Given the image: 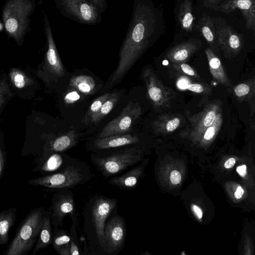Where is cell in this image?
Segmentation results:
<instances>
[{
	"instance_id": "1",
	"label": "cell",
	"mask_w": 255,
	"mask_h": 255,
	"mask_svg": "<svg viewBox=\"0 0 255 255\" xmlns=\"http://www.w3.org/2000/svg\"><path fill=\"white\" fill-rule=\"evenodd\" d=\"M164 31L163 8L153 0H133L131 17L109 86L119 83Z\"/></svg>"
},
{
	"instance_id": "2",
	"label": "cell",
	"mask_w": 255,
	"mask_h": 255,
	"mask_svg": "<svg viewBox=\"0 0 255 255\" xmlns=\"http://www.w3.org/2000/svg\"><path fill=\"white\" fill-rule=\"evenodd\" d=\"M118 200L96 193L84 203L81 241L83 255H107L105 227L108 217L117 208Z\"/></svg>"
},
{
	"instance_id": "3",
	"label": "cell",
	"mask_w": 255,
	"mask_h": 255,
	"mask_svg": "<svg viewBox=\"0 0 255 255\" xmlns=\"http://www.w3.org/2000/svg\"><path fill=\"white\" fill-rule=\"evenodd\" d=\"M94 176L93 170L88 164L72 158L59 171L33 179L28 184L52 189H70L87 183Z\"/></svg>"
},
{
	"instance_id": "4",
	"label": "cell",
	"mask_w": 255,
	"mask_h": 255,
	"mask_svg": "<svg viewBox=\"0 0 255 255\" xmlns=\"http://www.w3.org/2000/svg\"><path fill=\"white\" fill-rule=\"evenodd\" d=\"M143 151L138 146H125L106 155L92 154L91 161L103 177L109 178L137 163L141 159Z\"/></svg>"
},
{
	"instance_id": "5",
	"label": "cell",
	"mask_w": 255,
	"mask_h": 255,
	"mask_svg": "<svg viewBox=\"0 0 255 255\" xmlns=\"http://www.w3.org/2000/svg\"><path fill=\"white\" fill-rule=\"evenodd\" d=\"M47 212L42 209L34 210L26 218L6 250V255L26 254L36 242L44 217Z\"/></svg>"
},
{
	"instance_id": "6",
	"label": "cell",
	"mask_w": 255,
	"mask_h": 255,
	"mask_svg": "<svg viewBox=\"0 0 255 255\" xmlns=\"http://www.w3.org/2000/svg\"><path fill=\"white\" fill-rule=\"evenodd\" d=\"M32 9L28 0H10L2 12L5 28L8 34L19 41L25 33Z\"/></svg>"
},
{
	"instance_id": "7",
	"label": "cell",
	"mask_w": 255,
	"mask_h": 255,
	"mask_svg": "<svg viewBox=\"0 0 255 255\" xmlns=\"http://www.w3.org/2000/svg\"><path fill=\"white\" fill-rule=\"evenodd\" d=\"M56 6L65 17L77 22L95 25L101 22L102 13L88 0H54Z\"/></svg>"
},
{
	"instance_id": "8",
	"label": "cell",
	"mask_w": 255,
	"mask_h": 255,
	"mask_svg": "<svg viewBox=\"0 0 255 255\" xmlns=\"http://www.w3.org/2000/svg\"><path fill=\"white\" fill-rule=\"evenodd\" d=\"M142 78L146 87L147 98L154 110L161 112L169 108L176 93L165 86L150 68L143 70Z\"/></svg>"
},
{
	"instance_id": "9",
	"label": "cell",
	"mask_w": 255,
	"mask_h": 255,
	"mask_svg": "<svg viewBox=\"0 0 255 255\" xmlns=\"http://www.w3.org/2000/svg\"><path fill=\"white\" fill-rule=\"evenodd\" d=\"M141 114V108L138 103L129 102L120 115L105 126L97 135V138L127 133Z\"/></svg>"
},
{
	"instance_id": "10",
	"label": "cell",
	"mask_w": 255,
	"mask_h": 255,
	"mask_svg": "<svg viewBox=\"0 0 255 255\" xmlns=\"http://www.w3.org/2000/svg\"><path fill=\"white\" fill-rule=\"evenodd\" d=\"M220 49L225 57L237 56L244 47V36L227 24L224 19L213 17Z\"/></svg>"
},
{
	"instance_id": "11",
	"label": "cell",
	"mask_w": 255,
	"mask_h": 255,
	"mask_svg": "<svg viewBox=\"0 0 255 255\" xmlns=\"http://www.w3.org/2000/svg\"><path fill=\"white\" fill-rule=\"evenodd\" d=\"M104 233L107 255H118L126 244L127 226L125 218L117 214L107 219Z\"/></svg>"
},
{
	"instance_id": "12",
	"label": "cell",
	"mask_w": 255,
	"mask_h": 255,
	"mask_svg": "<svg viewBox=\"0 0 255 255\" xmlns=\"http://www.w3.org/2000/svg\"><path fill=\"white\" fill-rule=\"evenodd\" d=\"M221 102L216 100L206 105L200 112L189 118V125L182 130V134L196 140L202 132L215 121L221 109Z\"/></svg>"
},
{
	"instance_id": "13",
	"label": "cell",
	"mask_w": 255,
	"mask_h": 255,
	"mask_svg": "<svg viewBox=\"0 0 255 255\" xmlns=\"http://www.w3.org/2000/svg\"><path fill=\"white\" fill-rule=\"evenodd\" d=\"M51 221L54 227L61 228L63 219L68 214L70 218L79 214L76 212L74 194L69 189H61L53 198Z\"/></svg>"
},
{
	"instance_id": "14",
	"label": "cell",
	"mask_w": 255,
	"mask_h": 255,
	"mask_svg": "<svg viewBox=\"0 0 255 255\" xmlns=\"http://www.w3.org/2000/svg\"><path fill=\"white\" fill-rule=\"evenodd\" d=\"M213 9L225 13L240 10L246 20V27L255 31V0H225Z\"/></svg>"
},
{
	"instance_id": "15",
	"label": "cell",
	"mask_w": 255,
	"mask_h": 255,
	"mask_svg": "<svg viewBox=\"0 0 255 255\" xmlns=\"http://www.w3.org/2000/svg\"><path fill=\"white\" fill-rule=\"evenodd\" d=\"M139 141V137L136 135L125 133L96 138L89 145V148L98 152L133 145Z\"/></svg>"
},
{
	"instance_id": "16",
	"label": "cell",
	"mask_w": 255,
	"mask_h": 255,
	"mask_svg": "<svg viewBox=\"0 0 255 255\" xmlns=\"http://www.w3.org/2000/svg\"><path fill=\"white\" fill-rule=\"evenodd\" d=\"M44 15V32L48 44L46 52L47 64L52 73L58 77H62L65 73L64 69L55 45L47 16L45 13Z\"/></svg>"
},
{
	"instance_id": "17",
	"label": "cell",
	"mask_w": 255,
	"mask_h": 255,
	"mask_svg": "<svg viewBox=\"0 0 255 255\" xmlns=\"http://www.w3.org/2000/svg\"><path fill=\"white\" fill-rule=\"evenodd\" d=\"M201 46L200 39H189L172 47L165 57L172 63H185L195 52L200 49Z\"/></svg>"
},
{
	"instance_id": "18",
	"label": "cell",
	"mask_w": 255,
	"mask_h": 255,
	"mask_svg": "<svg viewBox=\"0 0 255 255\" xmlns=\"http://www.w3.org/2000/svg\"><path fill=\"white\" fill-rule=\"evenodd\" d=\"M182 121L183 118L179 114L164 113L153 121L152 128L156 134H169L181 126Z\"/></svg>"
},
{
	"instance_id": "19",
	"label": "cell",
	"mask_w": 255,
	"mask_h": 255,
	"mask_svg": "<svg viewBox=\"0 0 255 255\" xmlns=\"http://www.w3.org/2000/svg\"><path fill=\"white\" fill-rule=\"evenodd\" d=\"M143 164L131 168L120 175L113 176L108 183L120 189L131 190L135 187L143 172Z\"/></svg>"
},
{
	"instance_id": "20",
	"label": "cell",
	"mask_w": 255,
	"mask_h": 255,
	"mask_svg": "<svg viewBox=\"0 0 255 255\" xmlns=\"http://www.w3.org/2000/svg\"><path fill=\"white\" fill-rule=\"evenodd\" d=\"M196 27L212 48L211 49L214 52L215 51L216 54H219L220 48L213 17L203 13L197 22Z\"/></svg>"
},
{
	"instance_id": "21",
	"label": "cell",
	"mask_w": 255,
	"mask_h": 255,
	"mask_svg": "<svg viewBox=\"0 0 255 255\" xmlns=\"http://www.w3.org/2000/svg\"><path fill=\"white\" fill-rule=\"evenodd\" d=\"M205 52L213 79L224 86L231 87L232 86L231 82L221 60L217 54L210 47L206 48Z\"/></svg>"
},
{
	"instance_id": "22",
	"label": "cell",
	"mask_w": 255,
	"mask_h": 255,
	"mask_svg": "<svg viewBox=\"0 0 255 255\" xmlns=\"http://www.w3.org/2000/svg\"><path fill=\"white\" fill-rule=\"evenodd\" d=\"M77 142L78 134L73 129L55 138L52 142L49 150L52 154L62 153L74 146Z\"/></svg>"
},
{
	"instance_id": "23",
	"label": "cell",
	"mask_w": 255,
	"mask_h": 255,
	"mask_svg": "<svg viewBox=\"0 0 255 255\" xmlns=\"http://www.w3.org/2000/svg\"><path fill=\"white\" fill-rule=\"evenodd\" d=\"M52 238L50 213L48 212L43 220L36 244L33 250V254L51 244L52 243Z\"/></svg>"
},
{
	"instance_id": "24",
	"label": "cell",
	"mask_w": 255,
	"mask_h": 255,
	"mask_svg": "<svg viewBox=\"0 0 255 255\" xmlns=\"http://www.w3.org/2000/svg\"><path fill=\"white\" fill-rule=\"evenodd\" d=\"M70 233L68 231L62 227H54L52 243L59 255H70Z\"/></svg>"
},
{
	"instance_id": "25",
	"label": "cell",
	"mask_w": 255,
	"mask_h": 255,
	"mask_svg": "<svg viewBox=\"0 0 255 255\" xmlns=\"http://www.w3.org/2000/svg\"><path fill=\"white\" fill-rule=\"evenodd\" d=\"M232 93L239 102L250 101L255 96V77H253L233 87Z\"/></svg>"
},
{
	"instance_id": "26",
	"label": "cell",
	"mask_w": 255,
	"mask_h": 255,
	"mask_svg": "<svg viewBox=\"0 0 255 255\" xmlns=\"http://www.w3.org/2000/svg\"><path fill=\"white\" fill-rule=\"evenodd\" d=\"M191 0L181 2L178 11V20L181 28L186 31H192L194 26L195 18L192 13Z\"/></svg>"
},
{
	"instance_id": "27",
	"label": "cell",
	"mask_w": 255,
	"mask_h": 255,
	"mask_svg": "<svg viewBox=\"0 0 255 255\" xmlns=\"http://www.w3.org/2000/svg\"><path fill=\"white\" fill-rule=\"evenodd\" d=\"M70 86L80 93L86 95L93 94L96 87L95 80L91 76L84 75H77L72 78Z\"/></svg>"
},
{
	"instance_id": "28",
	"label": "cell",
	"mask_w": 255,
	"mask_h": 255,
	"mask_svg": "<svg viewBox=\"0 0 255 255\" xmlns=\"http://www.w3.org/2000/svg\"><path fill=\"white\" fill-rule=\"evenodd\" d=\"M122 93L115 92L111 93L109 98L104 102L101 108L92 117L90 124L97 125L113 110L119 102Z\"/></svg>"
},
{
	"instance_id": "29",
	"label": "cell",
	"mask_w": 255,
	"mask_h": 255,
	"mask_svg": "<svg viewBox=\"0 0 255 255\" xmlns=\"http://www.w3.org/2000/svg\"><path fill=\"white\" fill-rule=\"evenodd\" d=\"M71 157L54 153L50 155L42 165L41 169L45 172L59 171L63 169L70 161Z\"/></svg>"
},
{
	"instance_id": "30",
	"label": "cell",
	"mask_w": 255,
	"mask_h": 255,
	"mask_svg": "<svg viewBox=\"0 0 255 255\" xmlns=\"http://www.w3.org/2000/svg\"><path fill=\"white\" fill-rule=\"evenodd\" d=\"M223 123L222 109L218 112L213 123L206 128L196 140H200L203 144H207L212 141L220 131Z\"/></svg>"
},
{
	"instance_id": "31",
	"label": "cell",
	"mask_w": 255,
	"mask_h": 255,
	"mask_svg": "<svg viewBox=\"0 0 255 255\" xmlns=\"http://www.w3.org/2000/svg\"><path fill=\"white\" fill-rule=\"evenodd\" d=\"M15 218L13 209L0 213V245L5 244L8 240L9 229L12 226Z\"/></svg>"
},
{
	"instance_id": "32",
	"label": "cell",
	"mask_w": 255,
	"mask_h": 255,
	"mask_svg": "<svg viewBox=\"0 0 255 255\" xmlns=\"http://www.w3.org/2000/svg\"><path fill=\"white\" fill-rule=\"evenodd\" d=\"M177 85L181 90H188L191 92L197 94L211 95L212 89L204 84L193 82L185 76L180 77L177 82Z\"/></svg>"
},
{
	"instance_id": "33",
	"label": "cell",
	"mask_w": 255,
	"mask_h": 255,
	"mask_svg": "<svg viewBox=\"0 0 255 255\" xmlns=\"http://www.w3.org/2000/svg\"><path fill=\"white\" fill-rule=\"evenodd\" d=\"M79 214L71 218L72 225L70 230V255H83L82 248L80 246L78 237L77 228L78 224Z\"/></svg>"
},
{
	"instance_id": "34",
	"label": "cell",
	"mask_w": 255,
	"mask_h": 255,
	"mask_svg": "<svg viewBox=\"0 0 255 255\" xmlns=\"http://www.w3.org/2000/svg\"><path fill=\"white\" fill-rule=\"evenodd\" d=\"M111 94V93H105L95 99L83 117L81 121L82 123L86 125L90 124L93 116L98 112L102 104L109 98Z\"/></svg>"
},
{
	"instance_id": "35",
	"label": "cell",
	"mask_w": 255,
	"mask_h": 255,
	"mask_svg": "<svg viewBox=\"0 0 255 255\" xmlns=\"http://www.w3.org/2000/svg\"><path fill=\"white\" fill-rule=\"evenodd\" d=\"M173 67L179 72L196 79H201L194 69L186 63H172Z\"/></svg>"
},
{
	"instance_id": "36",
	"label": "cell",
	"mask_w": 255,
	"mask_h": 255,
	"mask_svg": "<svg viewBox=\"0 0 255 255\" xmlns=\"http://www.w3.org/2000/svg\"><path fill=\"white\" fill-rule=\"evenodd\" d=\"M10 77L14 86L19 89L24 87L26 84L25 76L20 72L14 70L10 73Z\"/></svg>"
},
{
	"instance_id": "37",
	"label": "cell",
	"mask_w": 255,
	"mask_h": 255,
	"mask_svg": "<svg viewBox=\"0 0 255 255\" xmlns=\"http://www.w3.org/2000/svg\"><path fill=\"white\" fill-rule=\"evenodd\" d=\"M71 88L64 97V102L68 105L73 104L79 101L81 98L82 94L74 88Z\"/></svg>"
},
{
	"instance_id": "38",
	"label": "cell",
	"mask_w": 255,
	"mask_h": 255,
	"mask_svg": "<svg viewBox=\"0 0 255 255\" xmlns=\"http://www.w3.org/2000/svg\"><path fill=\"white\" fill-rule=\"evenodd\" d=\"M95 6H96L102 13L104 12L108 7L107 0H88Z\"/></svg>"
},
{
	"instance_id": "39",
	"label": "cell",
	"mask_w": 255,
	"mask_h": 255,
	"mask_svg": "<svg viewBox=\"0 0 255 255\" xmlns=\"http://www.w3.org/2000/svg\"><path fill=\"white\" fill-rule=\"evenodd\" d=\"M170 179L173 184H179L181 180V176L178 170H173L170 174Z\"/></svg>"
},
{
	"instance_id": "40",
	"label": "cell",
	"mask_w": 255,
	"mask_h": 255,
	"mask_svg": "<svg viewBox=\"0 0 255 255\" xmlns=\"http://www.w3.org/2000/svg\"><path fill=\"white\" fill-rule=\"evenodd\" d=\"M225 0H204L203 5L207 7L213 9L214 7L219 5Z\"/></svg>"
},
{
	"instance_id": "41",
	"label": "cell",
	"mask_w": 255,
	"mask_h": 255,
	"mask_svg": "<svg viewBox=\"0 0 255 255\" xmlns=\"http://www.w3.org/2000/svg\"><path fill=\"white\" fill-rule=\"evenodd\" d=\"M246 169L247 166L244 164L237 167L236 170L242 177H245L247 174Z\"/></svg>"
},
{
	"instance_id": "42",
	"label": "cell",
	"mask_w": 255,
	"mask_h": 255,
	"mask_svg": "<svg viewBox=\"0 0 255 255\" xmlns=\"http://www.w3.org/2000/svg\"><path fill=\"white\" fill-rule=\"evenodd\" d=\"M236 163V159L234 158H230L227 159L224 163V167L226 168L232 167Z\"/></svg>"
},
{
	"instance_id": "43",
	"label": "cell",
	"mask_w": 255,
	"mask_h": 255,
	"mask_svg": "<svg viewBox=\"0 0 255 255\" xmlns=\"http://www.w3.org/2000/svg\"><path fill=\"white\" fill-rule=\"evenodd\" d=\"M244 190L241 186H238L235 193V197L236 199H240L243 195Z\"/></svg>"
},
{
	"instance_id": "44",
	"label": "cell",
	"mask_w": 255,
	"mask_h": 255,
	"mask_svg": "<svg viewBox=\"0 0 255 255\" xmlns=\"http://www.w3.org/2000/svg\"><path fill=\"white\" fill-rule=\"evenodd\" d=\"M192 208L197 217L199 219H201L202 218L203 213L200 208L195 205H193Z\"/></svg>"
},
{
	"instance_id": "45",
	"label": "cell",
	"mask_w": 255,
	"mask_h": 255,
	"mask_svg": "<svg viewBox=\"0 0 255 255\" xmlns=\"http://www.w3.org/2000/svg\"><path fill=\"white\" fill-rule=\"evenodd\" d=\"M3 156L0 149V176L2 173L3 167Z\"/></svg>"
}]
</instances>
